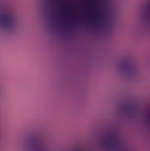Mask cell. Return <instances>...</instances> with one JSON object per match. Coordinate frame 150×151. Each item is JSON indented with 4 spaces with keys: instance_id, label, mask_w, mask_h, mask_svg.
I'll list each match as a JSON object with an SVG mask.
<instances>
[{
    "instance_id": "8992f818",
    "label": "cell",
    "mask_w": 150,
    "mask_h": 151,
    "mask_svg": "<svg viewBox=\"0 0 150 151\" xmlns=\"http://www.w3.org/2000/svg\"><path fill=\"white\" fill-rule=\"evenodd\" d=\"M148 125L150 127V106H149V110H148Z\"/></svg>"
},
{
    "instance_id": "6da1fadb",
    "label": "cell",
    "mask_w": 150,
    "mask_h": 151,
    "mask_svg": "<svg viewBox=\"0 0 150 151\" xmlns=\"http://www.w3.org/2000/svg\"><path fill=\"white\" fill-rule=\"evenodd\" d=\"M44 27L57 37H71L81 27L77 0H39Z\"/></svg>"
},
{
    "instance_id": "3957f363",
    "label": "cell",
    "mask_w": 150,
    "mask_h": 151,
    "mask_svg": "<svg viewBox=\"0 0 150 151\" xmlns=\"http://www.w3.org/2000/svg\"><path fill=\"white\" fill-rule=\"evenodd\" d=\"M24 151H48V150L41 137L35 133H31L24 139Z\"/></svg>"
},
{
    "instance_id": "7a4b0ae2",
    "label": "cell",
    "mask_w": 150,
    "mask_h": 151,
    "mask_svg": "<svg viewBox=\"0 0 150 151\" xmlns=\"http://www.w3.org/2000/svg\"><path fill=\"white\" fill-rule=\"evenodd\" d=\"M81 27L93 35H106L116 21L114 0H77Z\"/></svg>"
},
{
    "instance_id": "277c9868",
    "label": "cell",
    "mask_w": 150,
    "mask_h": 151,
    "mask_svg": "<svg viewBox=\"0 0 150 151\" xmlns=\"http://www.w3.org/2000/svg\"><path fill=\"white\" fill-rule=\"evenodd\" d=\"M16 24L15 16L7 8H0V31H11Z\"/></svg>"
},
{
    "instance_id": "52a82bcc",
    "label": "cell",
    "mask_w": 150,
    "mask_h": 151,
    "mask_svg": "<svg viewBox=\"0 0 150 151\" xmlns=\"http://www.w3.org/2000/svg\"><path fill=\"white\" fill-rule=\"evenodd\" d=\"M73 151H84L82 149H76V150H73Z\"/></svg>"
},
{
    "instance_id": "5b68a950",
    "label": "cell",
    "mask_w": 150,
    "mask_h": 151,
    "mask_svg": "<svg viewBox=\"0 0 150 151\" xmlns=\"http://www.w3.org/2000/svg\"><path fill=\"white\" fill-rule=\"evenodd\" d=\"M141 16H142V20L145 21V24L150 28V1L145 3L141 9Z\"/></svg>"
}]
</instances>
